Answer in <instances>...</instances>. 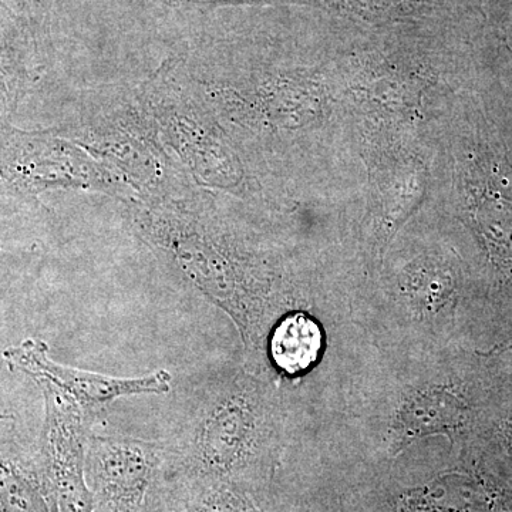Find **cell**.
Segmentation results:
<instances>
[{
    "mask_svg": "<svg viewBox=\"0 0 512 512\" xmlns=\"http://www.w3.org/2000/svg\"><path fill=\"white\" fill-rule=\"evenodd\" d=\"M464 410L463 403L447 390H421L407 400L399 414L400 439L412 441L456 430L463 421Z\"/></svg>",
    "mask_w": 512,
    "mask_h": 512,
    "instance_id": "5b68a950",
    "label": "cell"
},
{
    "mask_svg": "<svg viewBox=\"0 0 512 512\" xmlns=\"http://www.w3.org/2000/svg\"><path fill=\"white\" fill-rule=\"evenodd\" d=\"M322 333L315 320L303 313H292L276 326L271 338L275 365L289 375L301 373L318 359Z\"/></svg>",
    "mask_w": 512,
    "mask_h": 512,
    "instance_id": "8992f818",
    "label": "cell"
},
{
    "mask_svg": "<svg viewBox=\"0 0 512 512\" xmlns=\"http://www.w3.org/2000/svg\"><path fill=\"white\" fill-rule=\"evenodd\" d=\"M39 384L46 403L45 453L60 511L93 512V494L84 476L86 439L80 404L50 384Z\"/></svg>",
    "mask_w": 512,
    "mask_h": 512,
    "instance_id": "3957f363",
    "label": "cell"
},
{
    "mask_svg": "<svg viewBox=\"0 0 512 512\" xmlns=\"http://www.w3.org/2000/svg\"><path fill=\"white\" fill-rule=\"evenodd\" d=\"M163 447L131 437L87 440L86 467L94 494L110 512H143Z\"/></svg>",
    "mask_w": 512,
    "mask_h": 512,
    "instance_id": "6da1fadb",
    "label": "cell"
},
{
    "mask_svg": "<svg viewBox=\"0 0 512 512\" xmlns=\"http://www.w3.org/2000/svg\"><path fill=\"white\" fill-rule=\"evenodd\" d=\"M0 507L5 512H49L42 494L18 461L0 453Z\"/></svg>",
    "mask_w": 512,
    "mask_h": 512,
    "instance_id": "52a82bcc",
    "label": "cell"
},
{
    "mask_svg": "<svg viewBox=\"0 0 512 512\" xmlns=\"http://www.w3.org/2000/svg\"><path fill=\"white\" fill-rule=\"evenodd\" d=\"M12 369L26 373L37 383H47L76 400L80 406L96 407L124 396L170 392L171 375L157 370L143 377H114L63 366L50 359L42 340L28 339L3 353Z\"/></svg>",
    "mask_w": 512,
    "mask_h": 512,
    "instance_id": "7a4b0ae2",
    "label": "cell"
},
{
    "mask_svg": "<svg viewBox=\"0 0 512 512\" xmlns=\"http://www.w3.org/2000/svg\"><path fill=\"white\" fill-rule=\"evenodd\" d=\"M247 397H221L192 416L183 448L184 464L201 474L225 473L247 451L255 433V413Z\"/></svg>",
    "mask_w": 512,
    "mask_h": 512,
    "instance_id": "277c9868",
    "label": "cell"
}]
</instances>
